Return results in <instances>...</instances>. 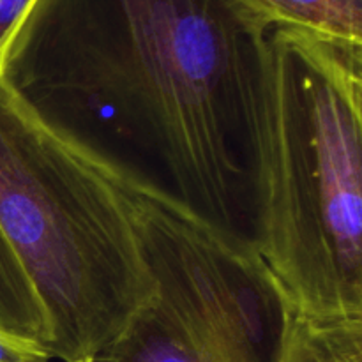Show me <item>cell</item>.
I'll list each match as a JSON object with an SVG mask.
<instances>
[{
	"mask_svg": "<svg viewBox=\"0 0 362 362\" xmlns=\"http://www.w3.org/2000/svg\"><path fill=\"white\" fill-rule=\"evenodd\" d=\"M271 27L243 0H35L0 76L131 184L257 247Z\"/></svg>",
	"mask_w": 362,
	"mask_h": 362,
	"instance_id": "obj_1",
	"label": "cell"
},
{
	"mask_svg": "<svg viewBox=\"0 0 362 362\" xmlns=\"http://www.w3.org/2000/svg\"><path fill=\"white\" fill-rule=\"evenodd\" d=\"M257 250L293 311L362 317V42L267 35Z\"/></svg>",
	"mask_w": 362,
	"mask_h": 362,
	"instance_id": "obj_2",
	"label": "cell"
},
{
	"mask_svg": "<svg viewBox=\"0 0 362 362\" xmlns=\"http://www.w3.org/2000/svg\"><path fill=\"white\" fill-rule=\"evenodd\" d=\"M129 180L0 76V225L42 300L48 352L90 362L154 297Z\"/></svg>",
	"mask_w": 362,
	"mask_h": 362,
	"instance_id": "obj_3",
	"label": "cell"
},
{
	"mask_svg": "<svg viewBox=\"0 0 362 362\" xmlns=\"http://www.w3.org/2000/svg\"><path fill=\"white\" fill-rule=\"evenodd\" d=\"M133 187L156 286L138 313L197 362H276L293 310L257 247Z\"/></svg>",
	"mask_w": 362,
	"mask_h": 362,
	"instance_id": "obj_4",
	"label": "cell"
},
{
	"mask_svg": "<svg viewBox=\"0 0 362 362\" xmlns=\"http://www.w3.org/2000/svg\"><path fill=\"white\" fill-rule=\"evenodd\" d=\"M276 362H362V317L292 311Z\"/></svg>",
	"mask_w": 362,
	"mask_h": 362,
	"instance_id": "obj_5",
	"label": "cell"
},
{
	"mask_svg": "<svg viewBox=\"0 0 362 362\" xmlns=\"http://www.w3.org/2000/svg\"><path fill=\"white\" fill-rule=\"evenodd\" d=\"M0 332L39 343L52 341L48 315L16 250L0 225ZM49 354V352H48Z\"/></svg>",
	"mask_w": 362,
	"mask_h": 362,
	"instance_id": "obj_6",
	"label": "cell"
},
{
	"mask_svg": "<svg viewBox=\"0 0 362 362\" xmlns=\"http://www.w3.org/2000/svg\"><path fill=\"white\" fill-rule=\"evenodd\" d=\"M271 25L362 42V0H243Z\"/></svg>",
	"mask_w": 362,
	"mask_h": 362,
	"instance_id": "obj_7",
	"label": "cell"
},
{
	"mask_svg": "<svg viewBox=\"0 0 362 362\" xmlns=\"http://www.w3.org/2000/svg\"><path fill=\"white\" fill-rule=\"evenodd\" d=\"M35 0H0V74L14 35L23 25Z\"/></svg>",
	"mask_w": 362,
	"mask_h": 362,
	"instance_id": "obj_8",
	"label": "cell"
},
{
	"mask_svg": "<svg viewBox=\"0 0 362 362\" xmlns=\"http://www.w3.org/2000/svg\"><path fill=\"white\" fill-rule=\"evenodd\" d=\"M48 350L39 343L0 332V362H52Z\"/></svg>",
	"mask_w": 362,
	"mask_h": 362,
	"instance_id": "obj_9",
	"label": "cell"
}]
</instances>
